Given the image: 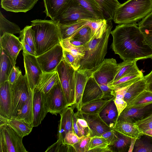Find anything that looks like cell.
<instances>
[{
  "mask_svg": "<svg viewBox=\"0 0 152 152\" xmlns=\"http://www.w3.org/2000/svg\"><path fill=\"white\" fill-rule=\"evenodd\" d=\"M110 34L113 37L111 48L124 61L152 58V49L136 23L119 24Z\"/></svg>",
  "mask_w": 152,
  "mask_h": 152,
  "instance_id": "cell-1",
  "label": "cell"
},
{
  "mask_svg": "<svg viewBox=\"0 0 152 152\" xmlns=\"http://www.w3.org/2000/svg\"><path fill=\"white\" fill-rule=\"evenodd\" d=\"M31 22L34 32L36 57L60 44L61 39L58 21L36 19Z\"/></svg>",
  "mask_w": 152,
  "mask_h": 152,
  "instance_id": "cell-2",
  "label": "cell"
},
{
  "mask_svg": "<svg viewBox=\"0 0 152 152\" xmlns=\"http://www.w3.org/2000/svg\"><path fill=\"white\" fill-rule=\"evenodd\" d=\"M113 26L112 22L102 36L98 38L93 36L84 45L85 54L80 61L79 69L92 72L102 63L107 53L109 38Z\"/></svg>",
  "mask_w": 152,
  "mask_h": 152,
  "instance_id": "cell-3",
  "label": "cell"
},
{
  "mask_svg": "<svg viewBox=\"0 0 152 152\" xmlns=\"http://www.w3.org/2000/svg\"><path fill=\"white\" fill-rule=\"evenodd\" d=\"M152 11V0H127L117 9L113 20L118 24L136 23Z\"/></svg>",
  "mask_w": 152,
  "mask_h": 152,
  "instance_id": "cell-4",
  "label": "cell"
},
{
  "mask_svg": "<svg viewBox=\"0 0 152 152\" xmlns=\"http://www.w3.org/2000/svg\"><path fill=\"white\" fill-rule=\"evenodd\" d=\"M56 70L68 106L75 105V70L64 59L57 67Z\"/></svg>",
  "mask_w": 152,
  "mask_h": 152,
  "instance_id": "cell-5",
  "label": "cell"
},
{
  "mask_svg": "<svg viewBox=\"0 0 152 152\" xmlns=\"http://www.w3.org/2000/svg\"><path fill=\"white\" fill-rule=\"evenodd\" d=\"M32 92L26 75L21 74L16 82L12 85V117L11 118L16 117Z\"/></svg>",
  "mask_w": 152,
  "mask_h": 152,
  "instance_id": "cell-6",
  "label": "cell"
},
{
  "mask_svg": "<svg viewBox=\"0 0 152 152\" xmlns=\"http://www.w3.org/2000/svg\"><path fill=\"white\" fill-rule=\"evenodd\" d=\"M20 136L7 124L0 125V152H27Z\"/></svg>",
  "mask_w": 152,
  "mask_h": 152,
  "instance_id": "cell-7",
  "label": "cell"
},
{
  "mask_svg": "<svg viewBox=\"0 0 152 152\" xmlns=\"http://www.w3.org/2000/svg\"><path fill=\"white\" fill-rule=\"evenodd\" d=\"M48 113L57 115L68 107L60 81L45 94Z\"/></svg>",
  "mask_w": 152,
  "mask_h": 152,
  "instance_id": "cell-8",
  "label": "cell"
},
{
  "mask_svg": "<svg viewBox=\"0 0 152 152\" xmlns=\"http://www.w3.org/2000/svg\"><path fill=\"white\" fill-rule=\"evenodd\" d=\"M81 19L99 20L76 0H72L56 21L61 24H65Z\"/></svg>",
  "mask_w": 152,
  "mask_h": 152,
  "instance_id": "cell-9",
  "label": "cell"
},
{
  "mask_svg": "<svg viewBox=\"0 0 152 152\" xmlns=\"http://www.w3.org/2000/svg\"><path fill=\"white\" fill-rule=\"evenodd\" d=\"M119 69V64L115 59H104L98 67L92 72L91 76L99 84L107 85L113 80Z\"/></svg>",
  "mask_w": 152,
  "mask_h": 152,
  "instance_id": "cell-10",
  "label": "cell"
},
{
  "mask_svg": "<svg viewBox=\"0 0 152 152\" xmlns=\"http://www.w3.org/2000/svg\"><path fill=\"white\" fill-rule=\"evenodd\" d=\"M36 58L43 73L52 72L63 59V49L60 43Z\"/></svg>",
  "mask_w": 152,
  "mask_h": 152,
  "instance_id": "cell-11",
  "label": "cell"
},
{
  "mask_svg": "<svg viewBox=\"0 0 152 152\" xmlns=\"http://www.w3.org/2000/svg\"><path fill=\"white\" fill-rule=\"evenodd\" d=\"M25 74L30 88L33 92L43 73L36 57L23 52Z\"/></svg>",
  "mask_w": 152,
  "mask_h": 152,
  "instance_id": "cell-12",
  "label": "cell"
},
{
  "mask_svg": "<svg viewBox=\"0 0 152 152\" xmlns=\"http://www.w3.org/2000/svg\"><path fill=\"white\" fill-rule=\"evenodd\" d=\"M33 125L37 127L40 124L48 113L45 94L36 87L33 92Z\"/></svg>",
  "mask_w": 152,
  "mask_h": 152,
  "instance_id": "cell-13",
  "label": "cell"
},
{
  "mask_svg": "<svg viewBox=\"0 0 152 152\" xmlns=\"http://www.w3.org/2000/svg\"><path fill=\"white\" fill-rule=\"evenodd\" d=\"M12 85L8 80L0 84V116L7 119L12 117Z\"/></svg>",
  "mask_w": 152,
  "mask_h": 152,
  "instance_id": "cell-14",
  "label": "cell"
},
{
  "mask_svg": "<svg viewBox=\"0 0 152 152\" xmlns=\"http://www.w3.org/2000/svg\"><path fill=\"white\" fill-rule=\"evenodd\" d=\"M19 39L14 34L7 33L0 37V47L8 54L14 66L19 53L23 50L22 44Z\"/></svg>",
  "mask_w": 152,
  "mask_h": 152,
  "instance_id": "cell-15",
  "label": "cell"
},
{
  "mask_svg": "<svg viewBox=\"0 0 152 152\" xmlns=\"http://www.w3.org/2000/svg\"><path fill=\"white\" fill-rule=\"evenodd\" d=\"M152 111V103L141 106L126 107L118 116L117 121L134 123L148 115Z\"/></svg>",
  "mask_w": 152,
  "mask_h": 152,
  "instance_id": "cell-16",
  "label": "cell"
},
{
  "mask_svg": "<svg viewBox=\"0 0 152 152\" xmlns=\"http://www.w3.org/2000/svg\"><path fill=\"white\" fill-rule=\"evenodd\" d=\"M92 72L87 70L78 69L75 71V107L80 110L82 106V98L86 83L91 76Z\"/></svg>",
  "mask_w": 152,
  "mask_h": 152,
  "instance_id": "cell-17",
  "label": "cell"
},
{
  "mask_svg": "<svg viewBox=\"0 0 152 152\" xmlns=\"http://www.w3.org/2000/svg\"><path fill=\"white\" fill-rule=\"evenodd\" d=\"M72 0H43L47 17L56 21Z\"/></svg>",
  "mask_w": 152,
  "mask_h": 152,
  "instance_id": "cell-18",
  "label": "cell"
},
{
  "mask_svg": "<svg viewBox=\"0 0 152 152\" xmlns=\"http://www.w3.org/2000/svg\"><path fill=\"white\" fill-rule=\"evenodd\" d=\"M103 93L94 78L91 76L88 80L83 93L82 106L85 104L103 99Z\"/></svg>",
  "mask_w": 152,
  "mask_h": 152,
  "instance_id": "cell-19",
  "label": "cell"
},
{
  "mask_svg": "<svg viewBox=\"0 0 152 152\" xmlns=\"http://www.w3.org/2000/svg\"><path fill=\"white\" fill-rule=\"evenodd\" d=\"M39 0H1V8L7 11L26 13L32 9Z\"/></svg>",
  "mask_w": 152,
  "mask_h": 152,
  "instance_id": "cell-20",
  "label": "cell"
},
{
  "mask_svg": "<svg viewBox=\"0 0 152 152\" xmlns=\"http://www.w3.org/2000/svg\"><path fill=\"white\" fill-rule=\"evenodd\" d=\"M83 115L89 128L90 137H101L104 133L113 130L101 119L99 115H92L85 114H83Z\"/></svg>",
  "mask_w": 152,
  "mask_h": 152,
  "instance_id": "cell-21",
  "label": "cell"
},
{
  "mask_svg": "<svg viewBox=\"0 0 152 152\" xmlns=\"http://www.w3.org/2000/svg\"><path fill=\"white\" fill-rule=\"evenodd\" d=\"M74 107H68L60 114L61 119L58 125L57 133L58 139L63 142L64 138L69 132L73 130L72 112Z\"/></svg>",
  "mask_w": 152,
  "mask_h": 152,
  "instance_id": "cell-22",
  "label": "cell"
},
{
  "mask_svg": "<svg viewBox=\"0 0 152 152\" xmlns=\"http://www.w3.org/2000/svg\"><path fill=\"white\" fill-rule=\"evenodd\" d=\"M99 115L112 129H114L119 116L113 99L106 105Z\"/></svg>",
  "mask_w": 152,
  "mask_h": 152,
  "instance_id": "cell-23",
  "label": "cell"
},
{
  "mask_svg": "<svg viewBox=\"0 0 152 152\" xmlns=\"http://www.w3.org/2000/svg\"><path fill=\"white\" fill-rule=\"evenodd\" d=\"M87 23V20L82 19L65 24H61L58 21L61 41L71 37L86 24Z\"/></svg>",
  "mask_w": 152,
  "mask_h": 152,
  "instance_id": "cell-24",
  "label": "cell"
},
{
  "mask_svg": "<svg viewBox=\"0 0 152 152\" xmlns=\"http://www.w3.org/2000/svg\"><path fill=\"white\" fill-rule=\"evenodd\" d=\"M59 81L56 70L50 72L43 73L39 78L36 87L45 94Z\"/></svg>",
  "mask_w": 152,
  "mask_h": 152,
  "instance_id": "cell-25",
  "label": "cell"
},
{
  "mask_svg": "<svg viewBox=\"0 0 152 152\" xmlns=\"http://www.w3.org/2000/svg\"><path fill=\"white\" fill-rule=\"evenodd\" d=\"M114 137L113 142L108 147L111 152H125L129 149L131 138L114 129Z\"/></svg>",
  "mask_w": 152,
  "mask_h": 152,
  "instance_id": "cell-26",
  "label": "cell"
},
{
  "mask_svg": "<svg viewBox=\"0 0 152 152\" xmlns=\"http://www.w3.org/2000/svg\"><path fill=\"white\" fill-rule=\"evenodd\" d=\"M0 84L8 80L9 76L14 66L8 54L0 47Z\"/></svg>",
  "mask_w": 152,
  "mask_h": 152,
  "instance_id": "cell-27",
  "label": "cell"
},
{
  "mask_svg": "<svg viewBox=\"0 0 152 152\" xmlns=\"http://www.w3.org/2000/svg\"><path fill=\"white\" fill-rule=\"evenodd\" d=\"M114 129L132 138L137 139L143 134L134 124L127 122L117 121Z\"/></svg>",
  "mask_w": 152,
  "mask_h": 152,
  "instance_id": "cell-28",
  "label": "cell"
},
{
  "mask_svg": "<svg viewBox=\"0 0 152 152\" xmlns=\"http://www.w3.org/2000/svg\"><path fill=\"white\" fill-rule=\"evenodd\" d=\"M136 62V61H124L118 64L119 66V71L113 80L110 83L126 75L143 74L138 68Z\"/></svg>",
  "mask_w": 152,
  "mask_h": 152,
  "instance_id": "cell-29",
  "label": "cell"
},
{
  "mask_svg": "<svg viewBox=\"0 0 152 152\" xmlns=\"http://www.w3.org/2000/svg\"><path fill=\"white\" fill-rule=\"evenodd\" d=\"M113 99L108 100L102 99L88 102L83 105L80 111L83 114L99 115L106 105Z\"/></svg>",
  "mask_w": 152,
  "mask_h": 152,
  "instance_id": "cell-30",
  "label": "cell"
},
{
  "mask_svg": "<svg viewBox=\"0 0 152 152\" xmlns=\"http://www.w3.org/2000/svg\"><path fill=\"white\" fill-rule=\"evenodd\" d=\"M102 11L104 19L113 20L115 12L121 4L118 0H95Z\"/></svg>",
  "mask_w": 152,
  "mask_h": 152,
  "instance_id": "cell-31",
  "label": "cell"
},
{
  "mask_svg": "<svg viewBox=\"0 0 152 152\" xmlns=\"http://www.w3.org/2000/svg\"><path fill=\"white\" fill-rule=\"evenodd\" d=\"M7 124L20 136L23 137L29 134L34 126L32 124L16 118L7 119Z\"/></svg>",
  "mask_w": 152,
  "mask_h": 152,
  "instance_id": "cell-32",
  "label": "cell"
},
{
  "mask_svg": "<svg viewBox=\"0 0 152 152\" xmlns=\"http://www.w3.org/2000/svg\"><path fill=\"white\" fill-rule=\"evenodd\" d=\"M144 77L143 74L130 75L124 76L117 80L109 83L107 85L114 91L129 86Z\"/></svg>",
  "mask_w": 152,
  "mask_h": 152,
  "instance_id": "cell-33",
  "label": "cell"
},
{
  "mask_svg": "<svg viewBox=\"0 0 152 152\" xmlns=\"http://www.w3.org/2000/svg\"><path fill=\"white\" fill-rule=\"evenodd\" d=\"M146 81L143 77L129 87L125 95L124 100L127 104L131 100L146 90Z\"/></svg>",
  "mask_w": 152,
  "mask_h": 152,
  "instance_id": "cell-34",
  "label": "cell"
},
{
  "mask_svg": "<svg viewBox=\"0 0 152 152\" xmlns=\"http://www.w3.org/2000/svg\"><path fill=\"white\" fill-rule=\"evenodd\" d=\"M32 98L33 92L14 118L23 120L28 124H33Z\"/></svg>",
  "mask_w": 152,
  "mask_h": 152,
  "instance_id": "cell-35",
  "label": "cell"
},
{
  "mask_svg": "<svg viewBox=\"0 0 152 152\" xmlns=\"http://www.w3.org/2000/svg\"><path fill=\"white\" fill-rule=\"evenodd\" d=\"M21 30L15 23L6 19L0 12V36L5 33L14 34H20Z\"/></svg>",
  "mask_w": 152,
  "mask_h": 152,
  "instance_id": "cell-36",
  "label": "cell"
},
{
  "mask_svg": "<svg viewBox=\"0 0 152 152\" xmlns=\"http://www.w3.org/2000/svg\"><path fill=\"white\" fill-rule=\"evenodd\" d=\"M99 20L104 19L101 9L95 0H76Z\"/></svg>",
  "mask_w": 152,
  "mask_h": 152,
  "instance_id": "cell-37",
  "label": "cell"
},
{
  "mask_svg": "<svg viewBox=\"0 0 152 152\" xmlns=\"http://www.w3.org/2000/svg\"><path fill=\"white\" fill-rule=\"evenodd\" d=\"M152 103V91L145 90L131 100L126 107L141 106Z\"/></svg>",
  "mask_w": 152,
  "mask_h": 152,
  "instance_id": "cell-38",
  "label": "cell"
},
{
  "mask_svg": "<svg viewBox=\"0 0 152 152\" xmlns=\"http://www.w3.org/2000/svg\"><path fill=\"white\" fill-rule=\"evenodd\" d=\"M63 49L82 59L85 54V48L84 45L76 46L71 44L68 39L62 40L60 43Z\"/></svg>",
  "mask_w": 152,
  "mask_h": 152,
  "instance_id": "cell-39",
  "label": "cell"
},
{
  "mask_svg": "<svg viewBox=\"0 0 152 152\" xmlns=\"http://www.w3.org/2000/svg\"><path fill=\"white\" fill-rule=\"evenodd\" d=\"M19 38L26 42L36 53L34 32L31 25L26 26L21 30Z\"/></svg>",
  "mask_w": 152,
  "mask_h": 152,
  "instance_id": "cell-40",
  "label": "cell"
},
{
  "mask_svg": "<svg viewBox=\"0 0 152 152\" xmlns=\"http://www.w3.org/2000/svg\"><path fill=\"white\" fill-rule=\"evenodd\" d=\"M142 135L136 139L133 152H152V140Z\"/></svg>",
  "mask_w": 152,
  "mask_h": 152,
  "instance_id": "cell-41",
  "label": "cell"
},
{
  "mask_svg": "<svg viewBox=\"0 0 152 152\" xmlns=\"http://www.w3.org/2000/svg\"><path fill=\"white\" fill-rule=\"evenodd\" d=\"M91 37V29L87 23L79 31L68 38L78 40L85 44L89 41Z\"/></svg>",
  "mask_w": 152,
  "mask_h": 152,
  "instance_id": "cell-42",
  "label": "cell"
},
{
  "mask_svg": "<svg viewBox=\"0 0 152 152\" xmlns=\"http://www.w3.org/2000/svg\"><path fill=\"white\" fill-rule=\"evenodd\" d=\"M75 113L78 129L81 135L82 136L90 137V129L87 122L83 117V114L80 110H77Z\"/></svg>",
  "mask_w": 152,
  "mask_h": 152,
  "instance_id": "cell-43",
  "label": "cell"
},
{
  "mask_svg": "<svg viewBox=\"0 0 152 152\" xmlns=\"http://www.w3.org/2000/svg\"><path fill=\"white\" fill-rule=\"evenodd\" d=\"M45 152H76L73 146L64 143L60 139H58L56 142L49 147Z\"/></svg>",
  "mask_w": 152,
  "mask_h": 152,
  "instance_id": "cell-44",
  "label": "cell"
},
{
  "mask_svg": "<svg viewBox=\"0 0 152 152\" xmlns=\"http://www.w3.org/2000/svg\"><path fill=\"white\" fill-rule=\"evenodd\" d=\"M134 124L142 134L147 130L152 128V111L143 118L135 122Z\"/></svg>",
  "mask_w": 152,
  "mask_h": 152,
  "instance_id": "cell-45",
  "label": "cell"
},
{
  "mask_svg": "<svg viewBox=\"0 0 152 152\" xmlns=\"http://www.w3.org/2000/svg\"><path fill=\"white\" fill-rule=\"evenodd\" d=\"M63 59L70 64L75 70L80 67L81 59L78 58L67 50L63 49Z\"/></svg>",
  "mask_w": 152,
  "mask_h": 152,
  "instance_id": "cell-46",
  "label": "cell"
},
{
  "mask_svg": "<svg viewBox=\"0 0 152 152\" xmlns=\"http://www.w3.org/2000/svg\"><path fill=\"white\" fill-rule=\"evenodd\" d=\"M108 145V142L103 137L94 136L91 138L89 150L94 148H107Z\"/></svg>",
  "mask_w": 152,
  "mask_h": 152,
  "instance_id": "cell-47",
  "label": "cell"
},
{
  "mask_svg": "<svg viewBox=\"0 0 152 152\" xmlns=\"http://www.w3.org/2000/svg\"><path fill=\"white\" fill-rule=\"evenodd\" d=\"M91 137L84 136L78 142L73 145L76 152H88Z\"/></svg>",
  "mask_w": 152,
  "mask_h": 152,
  "instance_id": "cell-48",
  "label": "cell"
},
{
  "mask_svg": "<svg viewBox=\"0 0 152 152\" xmlns=\"http://www.w3.org/2000/svg\"><path fill=\"white\" fill-rule=\"evenodd\" d=\"M79 137L74 130L68 132L64 137L63 142L69 145L73 146L79 142L83 137Z\"/></svg>",
  "mask_w": 152,
  "mask_h": 152,
  "instance_id": "cell-49",
  "label": "cell"
},
{
  "mask_svg": "<svg viewBox=\"0 0 152 152\" xmlns=\"http://www.w3.org/2000/svg\"><path fill=\"white\" fill-rule=\"evenodd\" d=\"M139 28L145 42L152 49V26H147Z\"/></svg>",
  "mask_w": 152,
  "mask_h": 152,
  "instance_id": "cell-50",
  "label": "cell"
},
{
  "mask_svg": "<svg viewBox=\"0 0 152 152\" xmlns=\"http://www.w3.org/2000/svg\"><path fill=\"white\" fill-rule=\"evenodd\" d=\"M21 74L22 72L19 68L14 66L9 76L8 81L10 84L13 85L16 82Z\"/></svg>",
  "mask_w": 152,
  "mask_h": 152,
  "instance_id": "cell-51",
  "label": "cell"
},
{
  "mask_svg": "<svg viewBox=\"0 0 152 152\" xmlns=\"http://www.w3.org/2000/svg\"><path fill=\"white\" fill-rule=\"evenodd\" d=\"M113 100L118 110V116L127 106V103L124 100L118 98H115Z\"/></svg>",
  "mask_w": 152,
  "mask_h": 152,
  "instance_id": "cell-52",
  "label": "cell"
},
{
  "mask_svg": "<svg viewBox=\"0 0 152 152\" xmlns=\"http://www.w3.org/2000/svg\"><path fill=\"white\" fill-rule=\"evenodd\" d=\"M138 25L139 27L147 26H152V11L139 22Z\"/></svg>",
  "mask_w": 152,
  "mask_h": 152,
  "instance_id": "cell-53",
  "label": "cell"
},
{
  "mask_svg": "<svg viewBox=\"0 0 152 152\" xmlns=\"http://www.w3.org/2000/svg\"><path fill=\"white\" fill-rule=\"evenodd\" d=\"M20 41L23 45V52L28 53L36 57V53L26 42L23 40H20Z\"/></svg>",
  "mask_w": 152,
  "mask_h": 152,
  "instance_id": "cell-54",
  "label": "cell"
},
{
  "mask_svg": "<svg viewBox=\"0 0 152 152\" xmlns=\"http://www.w3.org/2000/svg\"><path fill=\"white\" fill-rule=\"evenodd\" d=\"M114 129L107 132L103 134L101 137L104 138L108 142L109 145L113 141L114 137Z\"/></svg>",
  "mask_w": 152,
  "mask_h": 152,
  "instance_id": "cell-55",
  "label": "cell"
},
{
  "mask_svg": "<svg viewBox=\"0 0 152 152\" xmlns=\"http://www.w3.org/2000/svg\"><path fill=\"white\" fill-rule=\"evenodd\" d=\"M129 86L114 91L115 98L124 99L125 95Z\"/></svg>",
  "mask_w": 152,
  "mask_h": 152,
  "instance_id": "cell-56",
  "label": "cell"
},
{
  "mask_svg": "<svg viewBox=\"0 0 152 152\" xmlns=\"http://www.w3.org/2000/svg\"><path fill=\"white\" fill-rule=\"evenodd\" d=\"M147 83L146 90L152 91V70L148 74L144 76Z\"/></svg>",
  "mask_w": 152,
  "mask_h": 152,
  "instance_id": "cell-57",
  "label": "cell"
},
{
  "mask_svg": "<svg viewBox=\"0 0 152 152\" xmlns=\"http://www.w3.org/2000/svg\"><path fill=\"white\" fill-rule=\"evenodd\" d=\"M73 125V130L76 134L79 137L82 136L80 134L78 129L77 123V117L76 113H74V110L72 112Z\"/></svg>",
  "mask_w": 152,
  "mask_h": 152,
  "instance_id": "cell-58",
  "label": "cell"
},
{
  "mask_svg": "<svg viewBox=\"0 0 152 152\" xmlns=\"http://www.w3.org/2000/svg\"><path fill=\"white\" fill-rule=\"evenodd\" d=\"M111 152L108 147L105 148H94L89 150L88 152Z\"/></svg>",
  "mask_w": 152,
  "mask_h": 152,
  "instance_id": "cell-59",
  "label": "cell"
},
{
  "mask_svg": "<svg viewBox=\"0 0 152 152\" xmlns=\"http://www.w3.org/2000/svg\"><path fill=\"white\" fill-rule=\"evenodd\" d=\"M67 39L71 44L76 46L84 45L85 44L83 42L78 40L69 38Z\"/></svg>",
  "mask_w": 152,
  "mask_h": 152,
  "instance_id": "cell-60",
  "label": "cell"
},
{
  "mask_svg": "<svg viewBox=\"0 0 152 152\" xmlns=\"http://www.w3.org/2000/svg\"><path fill=\"white\" fill-rule=\"evenodd\" d=\"M137 139L136 138H132L131 144L130 145V147L129 150L128 152H133L134 148V147L135 143Z\"/></svg>",
  "mask_w": 152,
  "mask_h": 152,
  "instance_id": "cell-61",
  "label": "cell"
},
{
  "mask_svg": "<svg viewBox=\"0 0 152 152\" xmlns=\"http://www.w3.org/2000/svg\"><path fill=\"white\" fill-rule=\"evenodd\" d=\"M142 134L152 137V128L148 129L143 133Z\"/></svg>",
  "mask_w": 152,
  "mask_h": 152,
  "instance_id": "cell-62",
  "label": "cell"
},
{
  "mask_svg": "<svg viewBox=\"0 0 152 152\" xmlns=\"http://www.w3.org/2000/svg\"></svg>",
  "mask_w": 152,
  "mask_h": 152,
  "instance_id": "cell-63",
  "label": "cell"
}]
</instances>
